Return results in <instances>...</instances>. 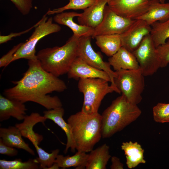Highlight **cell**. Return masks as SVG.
<instances>
[{"mask_svg": "<svg viewBox=\"0 0 169 169\" xmlns=\"http://www.w3.org/2000/svg\"><path fill=\"white\" fill-rule=\"evenodd\" d=\"M28 68L19 80L13 81L12 87L4 90L3 95L23 103L31 101L50 110L62 107L58 97L48 94L61 92L67 89L64 82L41 67L37 56L28 60Z\"/></svg>", "mask_w": 169, "mask_h": 169, "instance_id": "6da1fadb", "label": "cell"}, {"mask_svg": "<svg viewBox=\"0 0 169 169\" xmlns=\"http://www.w3.org/2000/svg\"><path fill=\"white\" fill-rule=\"evenodd\" d=\"M141 113L137 105L129 102L124 95L117 97L101 115L102 137H111L135 121Z\"/></svg>", "mask_w": 169, "mask_h": 169, "instance_id": "7a4b0ae2", "label": "cell"}, {"mask_svg": "<svg viewBox=\"0 0 169 169\" xmlns=\"http://www.w3.org/2000/svg\"><path fill=\"white\" fill-rule=\"evenodd\" d=\"M101 115L85 114L81 111L67 119L77 151L90 152L101 138Z\"/></svg>", "mask_w": 169, "mask_h": 169, "instance_id": "3957f363", "label": "cell"}, {"mask_svg": "<svg viewBox=\"0 0 169 169\" xmlns=\"http://www.w3.org/2000/svg\"><path fill=\"white\" fill-rule=\"evenodd\" d=\"M79 38L73 34L62 46L47 48L39 51L36 56L42 67L58 77L67 73L78 57Z\"/></svg>", "mask_w": 169, "mask_h": 169, "instance_id": "277c9868", "label": "cell"}, {"mask_svg": "<svg viewBox=\"0 0 169 169\" xmlns=\"http://www.w3.org/2000/svg\"><path fill=\"white\" fill-rule=\"evenodd\" d=\"M78 87L84 95V101L81 111L88 115L98 113L102 101L107 94L116 90L108 81L100 78H88L79 79Z\"/></svg>", "mask_w": 169, "mask_h": 169, "instance_id": "5b68a950", "label": "cell"}, {"mask_svg": "<svg viewBox=\"0 0 169 169\" xmlns=\"http://www.w3.org/2000/svg\"><path fill=\"white\" fill-rule=\"evenodd\" d=\"M115 85L122 95L130 102L137 105L142 100L145 87L144 75L139 68L115 71Z\"/></svg>", "mask_w": 169, "mask_h": 169, "instance_id": "8992f818", "label": "cell"}, {"mask_svg": "<svg viewBox=\"0 0 169 169\" xmlns=\"http://www.w3.org/2000/svg\"><path fill=\"white\" fill-rule=\"evenodd\" d=\"M45 14L36 23L35 29L29 38L22 45L14 54L12 62L21 59L28 60L36 56L35 47L38 42L43 37L60 31L61 27L53 23L52 17L49 18Z\"/></svg>", "mask_w": 169, "mask_h": 169, "instance_id": "52a82bcc", "label": "cell"}, {"mask_svg": "<svg viewBox=\"0 0 169 169\" xmlns=\"http://www.w3.org/2000/svg\"><path fill=\"white\" fill-rule=\"evenodd\" d=\"M132 53L144 76L153 75L160 68L158 54L150 34L145 37Z\"/></svg>", "mask_w": 169, "mask_h": 169, "instance_id": "ba28073f", "label": "cell"}, {"mask_svg": "<svg viewBox=\"0 0 169 169\" xmlns=\"http://www.w3.org/2000/svg\"><path fill=\"white\" fill-rule=\"evenodd\" d=\"M91 37L90 36H84L79 38L78 57L90 65L105 72L110 78V85L116 90L117 93L120 94L114 81L116 76L115 71L111 69L108 62L103 60L100 52H96L93 49L91 43Z\"/></svg>", "mask_w": 169, "mask_h": 169, "instance_id": "9c48e42d", "label": "cell"}, {"mask_svg": "<svg viewBox=\"0 0 169 169\" xmlns=\"http://www.w3.org/2000/svg\"><path fill=\"white\" fill-rule=\"evenodd\" d=\"M136 19L122 17L114 12L108 5L105 6L103 19L94 28L93 38L98 35L118 34L125 32Z\"/></svg>", "mask_w": 169, "mask_h": 169, "instance_id": "30bf717a", "label": "cell"}, {"mask_svg": "<svg viewBox=\"0 0 169 169\" xmlns=\"http://www.w3.org/2000/svg\"><path fill=\"white\" fill-rule=\"evenodd\" d=\"M151 0H108V5L117 15L125 18L136 19L145 13Z\"/></svg>", "mask_w": 169, "mask_h": 169, "instance_id": "8fae6325", "label": "cell"}, {"mask_svg": "<svg viewBox=\"0 0 169 169\" xmlns=\"http://www.w3.org/2000/svg\"><path fill=\"white\" fill-rule=\"evenodd\" d=\"M151 27L145 21L136 19L124 33L120 35L122 46L133 52L139 46L144 38L150 34Z\"/></svg>", "mask_w": 169, "mask_h": 169, "instance_id": "7c38bea8", "label": "cell"}, {"mask_svg": "<svg viewBox=\"0 0 169 169\" xmlns=\"http://www.w3.org/2000/svg\"><path fill=\"white\" fill-rule=\"evenodd\" d=\"M67 74L69 79L100 78L110 82V78L105 72L90 65L79 57L74 61Z\"/></svg>", "mask_w": 169, "mask_h": 169, "instance_id": "4fadbf2b", "label": "cell"}, {"mask_svg": "<svg viewBox=\"0 0 169 169\" xmlns=\"http://www.w3.org/2000/svg\"><path fill=\"white\" fill-rule=\"evenodd\" d=\"M27 109L24 103L0 95V121L7 120L11 117L18 120H23Z\"/></svg>", "mask_w": 169, "mask_h": 169, "instance_id": "5bb4252c", "label": "cell"}, {"mask_svg": "<svg viewBox=\"0 0 169 169\" xmlns=\"http://www.w3.org/2000/svg\"><path fill=\"white\" fill-rule=\"evenodd\" d=\"M47 120L44 115L37 112H33L29 115H26L22 123L16 124L15 126L20 130L23 137L28 139L35 146L39 145L43 138L42 135L34 131V126L40 122L44 125Z\"/></svg>", "mask_w": 169, "mask_h": 169, "instance_id": "9a60e30c", "label": "cell"}, {"mask_svg": "<svg viewBox=\"0 0 169 169\" xmlns=\"http://www.w3.org/2000/svg\"><path fill=\"white\" fill-rule=\"evenodd\" d=\"M44 116L47 119L53 121L63 130L67 137V142L64 152L66 154L69 149L74 152L76 149V144L74 139L70 125L66 122L63 118L64 110L62 107L50 110H47L43 112Z\"/></svg>", "mask_w": 169, "mask_h": 169, "instance_id": "2e32d148", "label": "cell"}, {"mask_svg": "<svg viewBox=\"0 0 169 169\" xmlns=\"http://www.w3.org/2000/svg\"><path fill=\"white\" fill-rule=\"evenodd\" d=\"M81 13L74 12H63L57 14L53 20L58 24L64 25L70 29L74 35L80 38L84 36L92 37L94 28L85 25L77 24L73 21L75 17H79Z\"/></svg>", "mask_w": 169, "mask_h": 169, "instance_id": "e0dca14e", "label": "cell"}, {"mask_svg": "<svg viewBox=\"0 0 169 169\" xmlns=\"http://www.w3.org/2000/svg\"><path fill=\"white\" fill-rule=\"evenodd\" d=\"M108 0H97L92 5L84 10L77 20L79 24L93 28L102 21L105 6Z\"/></svg>", "mask_w": 169, "mask_h": 169, "instance_id": "ac0fdd59", "label": "cell"}, {"mask_svg": "<svg viewBox=\"0 0 169 169\" xmlns=\"http://www.w3.org/2000/svg\"><path fill=\"white\" fill-rule=\"evenodd\" d=\"M22 137L20 130L15 125L0 128V138L5 144L16 148L22 149L35 156L34 151L25 142Z\"/></svg>", "mask_w": 169, "mask_h": 169, "instance_id": "d6986e66", "label": "cell"}, {"mask_svg": "<svg viewBox=\"0 0 169 169\" xmlns=\"http://www.w3.org/2000/svg\"><path fill=\"white\" fill-rule=\"evenodd\" d=\"M108 61L115 71L139 68L138 63L132 52L123 46L115 54L110 57Z\"/></svg>", "mask_w": 169, "mask_h": 169, "instance_id": "ffe728a7", "label": "cell"}, {"mask_svg": "<svg viewBox=\"0 0 169 169\" xmlns=\"http://www.w3.org/2000/svg\"><path fill=\"white\" fill-rule=\"evenodd\" d=\"M169 19V3H162L157 0H151L147 12L137 19L143 20L151 25L155 22H163Z\"/></svg>", "mask_w": 169, "mask_h": 169, "instance_id": "44dd1931", "label": "cell"}, {"mask_svg": "<svg viewBox=\"0 0 169 169\" xmlns=\"http://www.w3.org/2000/svg\"><path fill=\"white\" fill-rule=\"evenodd\" d=\"M121 149L124 152L126 159V164L129 169L137 166L140 164H145L144 159V150L137 142H123L121 145Z\"/></svg>", "mask_w": 169, "mask_h": 169, "instance_id": "7402d4cb", "label": "cell"}, {"mask_svg": "<svg viewBox=\"0 0 169 169\" xmlns=\"http://www.w3.org/2000/svg\"><path fill=\"white\" fill-rule=\"evenodd\" d=\"M109 147L104 144L90 152L85 166L86 169H105L111 156Z\"/></svg>", "mask_w": 169, "mask_h": 169, "instance_id": "603a6c76", "label": "cell"}, {"mask_svg": "<svg viewBox=\"0 0 169 169\" xmlns=\"http://www.w3.org/2000/svg\"><path fill=\"white\" fill-rule=\"evenodd\" d=\"M94 38L96 44L101 51L109 57L115 54L122 47L119 34L100 35Z\"/></svg>", "mask_w": 169, "mask_h": 169, "instance_id": "cb8c5ba5", "label": "cell"}, {"mask_svg": "<svg viewBox=\"0 0 169 169\" xmlns=\"http://www.w3.org/2000/svg\"><path fill=\"white\" fill-rule=\"evenodd\" d=\"M86 152L77 151L75 154L70 156H64L58 154L54 163H57L60 168H66L74 167L77 169L85 168L89 156Z\"/></svg>", "mask_w": 169, "mask_h": 169, "instance_id": "d4e9b609", "label": "cell"}, {"mask_svg": "<svg viewBox=\"0 0 169 169\" xmlns=\"http://www.w3.org/2000/svg\"><path fill=\"white\" fill-rule=\"evenodd\" d=\"M151 26L150 35L156 48L169 39V19L163 22H155Z\"/></svg>", "mask_w": 169, "mask_h": 169, "instance_id": "484cf974", "label": "cell"}, {"mask_svg": "<svg viewBox=\"0 0 169 169\" xmlns=\"http://www.w3.org/2000/svg\"><path fill=\"white\" fill-rule=\"evenodd\" d=\"M0 169H40V167L36 158L29 159L25 161H23L21 159H18L13 161L0 160Z\"/></svg>", "mask_w": 169, "mask_h": 169, "instance_id": "4316f807", "label": "cell"}, {"mask_svg": "<svg viewBox=\"0 0 169 169\" xmlns=\"http://www.w3.org/2000/svg\"><path fill=\"white\" fill-rule=\"evenodd\" d=\"M69 3L62 7L54 9H49L46 13L47 15L58 14L69 9L84 10L95 3L97 0H68Z\"/></svg>", "mask_w": 169, "mask_h": 169, "instance_id": "83f0119b", "label": "cell"}, {"mask_svg": "<svg viewBox=\"0 0 169 169\" xmlns=\"http://www.w3.org/2000/svg\"><path fill=\"white\" fill-rule=\"evenodd\" d=\"M35 148L38 155V157L36 158L39 165L40 169H48L54 163L60 151L59 149H56L49 153L39 146Z\"/></svg>", "mask_w": 169, "mask_h": 169, "instance_id": "f1b7e54d", "label": "cell"}, {"mask_svg": "<svg viewBox=\"0 0 169 169\" xmlns=\"http://www.w3.org/2000/svg\"><path fill=\"white\" fill-rule=\"evenodd\" d=\"M152 113L155 122L169 123V103H158L153 107Z\"/></svg>", "mask_w": 169, "mask_h": 169, "instance_id": "f546056e", "label": "cell"}, {"mask_svg": "<svg viewBox=\"0 0 169 169\" xmlns=\"http://www.w3.org/2000/svg\"><path fill=\"white\" fill-rule=\"evenodd\" d=\"M160 62V68L166 66L169 64V39L157 48Z\"/></svg>", "mask_w": 169, "mask_h": 169, "instance_id": "4dcf8cb0", "label": "cell"}, {"mask_svg": "<svg viewBox=\"0 0 169 169\" xmlns=\"http://www.w3.org/2000/svg\"><path fill=\"white\" fill-rule=\"evenodd\" d=\"M23 15H28L33 7V0H10Z\"/></svg>", "mask_w": 169, "mask_h": 169, "instance_id": "1f68e13d", "label": "cell"}, {"mask_svg": "<svg viewBox=\"0 0 169 169\" xmlns=\"http://www.w3.org/2000/svg\"><path fill=\"white\" fill-rule=\"evenodd\" d=\"M21 43L14 46L6 54L0 59V67H6L11 63L14 55L23 44Z\"/></svg>", "mask_w": 169, "mask_h": 169, "instance_id": "d6a6232c", "label": "cell"}, {"mask_svg": "<svg viewBox=\"0 0 169 169\" xmlns=\"http://www.w3.org/2000/svg\"><path fill=\"white\" fill-rule=\"evenodd\" d=\"M18 153L16 148L5 144L0 138V154L10 156H17Z\"/></svg>", "mask_w": 169, "mask_h": 169, "instance_id": "836d02e7", "label": "cell"}, {"mask_svg": "<svg viewBox=\"0 0 169 169\" xmlns=\"http://www.w3.org/2000/svg\"><path fill=\"white\" fill-rule=\"evenodd\" d=\"M36 25V24H35L28 29L19 32L11 33L7 35H1L0 36V44H2L3 43H6L8 41L12 40L14 37L20 36L22 34L28 33L33 28H35Z\"/></svg>", "mask_w": 169, "mask_h": 169, "instance_id": "e575fe53", "label": "cell"}, {"mask_svg": "<svg viewBox=\"0 0 169 169\" xmlns=\"http://www.w3.org/2000/svg\"><path fill=\"white\" fill-rule=\"evenodd\" d=\"M111 169H123L124 165L120 161V159L115 156L111 157Z\"/></svg>", "mask_w": 169, "mask_h": 169, "instance_id": "d590c367", "label": "cell"}, {"mask_svg": "<svg viewBox=\"0 0 169 169\" xmlns=\"http://www.w3.org/2000/svg\"><path fill=\"white\" fill-rule=\"evenodd\" d=\"M59 167L58 164L56 163H54L48 169H58Z\"/></svg>", "mask_w": 169, "mask_h": 169, "instance_id": "8d00e7d4", "label": "cell"}, {"mask_svg": "<svg viewBox=\"0 0 169 169\" xmlns=\"http://www.w3.org/2000/svg\"><path fill=\"white\" fill-rule=\"evenodd\" d=\"M157 0L160 3H165V0Z\"/></svg>", "mask_w": 169, "mask_h": 169, "instance_id": "74e56055", "label": "cell"}]
</instances>
